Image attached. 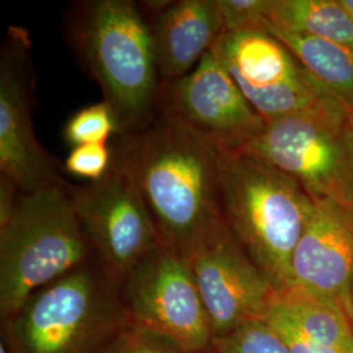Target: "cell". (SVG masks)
I'll return each instance as SVG.
<instances>
[{
	"label": "cell",
	"mask_w": 353,
	"mask_h": 353,
	"mask_svg": "<svg viewBox=\"0 0 353 353\" xmlns=\"http://www.w3.org/2000/svg\"><path fill=\"white\" fill-rule=\"evenodd\" d=\"M113 165L147 205L163 243L188 258L227 230L221 204V151L170 114L118 135Z\"/></svg>",
	"instance_id": "cell-1"
},
{
	"label": "cell",
	"mask_w": 353,
	"mask_h": 353,
	"mask_svg": "<svg viewBox=\"0 0 353 353\" xmlns=\"http://www.w3.org/2000/svg\"><path fill=\"white\" fill-rule=\"evenodd\" d=\"M132 323L122 290L93 255L1 321L11 353H106Z\"/></svg>",
	"instance_id": "cell-2"
},
{
	"label": "cell",
	"mask_w": 353,
	"mask_h": 353,
	"mask_svg": "<svg viewBox=\"0 0 353 353\" xmlns=\"http://www.w3.org/2000/svg\"><path fill=\"white\" fill-rule=\"evenodd\" d=\"M72 38L113 110L119 135L148 126L160 110L163 83L141 7L131 0L81 3Z\"/></svg>",
	"instance_id": "cell-3"
},
{
	"label": "cell",
	"mask_w": 353,
	"mask_h": 353,
	"mask_svg": "<svg viewBox=\"0 0 353 353\" xmlns=\"http://www.w3.org/2000/svg\"><path fill=\"white\" fill-rule=\"evenodd\" d=\"M220 183L233 240L276 292L290 290L292 255L314 201L293 178L241 152L221 151Z\"/></svg>",
	"instance_id": "cell-4"
},
{
	"label": "cell",
	"mask_w": 353,
	"mask_h": 353,
	"mask_svg": "<svg viewBox=\"0 0 353 353\" xmlns=\"http://www.w3.org/2000/svg\"><path fill=\"white\" fill-rule=\"evenodd\" d=\"M93 256L63 178L20 192L10 220L0 227V318Z\"/></svg>",
	"instance_id": "cell-5"
},
{
	"label": "cell",
	"mask_w": 353,
	"mask_h": 353,
	"mask_svg": "<svg viewBox=\"0 0 353 353\" xmlns=\"http://www.w3.org/2000/svg\"><path fill=\"white\" fill-rule=\"evenodd\" d=\"M351 109L339 105L274 119L241 152L293 178L313 201L353 204Z\"/></svg>",
	"instance_id": "cell-6"
},
{
	"label": "cell",
	"mask_w": 353,
	"mask_h": 353,
	"mask_svg": "<svg viewBox=\"0 0 353 353\" xmlns=\"http://www.w3.org/2000/svg\"><path fill=\"white\" fill-rule=\"evenodd\" d=\"M214 50L265 123L344 105L316 83L283 42L265 30L225 32Z\"/></svg>",
	"instance_id": "cell-7"
},
{
	"label": "cell",
	"mask_w": 353,
	"mask_h": 353,
	"mask_svg": "<svg viewBox=\"0 0 353 353\" xmlns=\"http://www.w3.org/2000/svg\"><path fill=\"white\" fill-rule=\"evenodd\" d=\"M122 293L132 323L188 353H211L214 332L188 258L161 243L127 278Z\"/></svg>",
	"instance_id": "cell-8"
},
{
	"label": "cell",
	"mask_w": 353,
	"mask_h": 353,
	"mask_svg": "<svg viewBox=\"0 0 353 353\" xmlns=\"http://www.w3.org/2000/svg\"><path fill=\"white\" fill-rule=\"evenodd\" d=\"M71 192L93 255L122 290L132 271L163 243L139 191L113 165L100 181L71 185Z\"/></svg>",
	"instance_id": "cell-9"
},
{
	"label": "cell",
	"mask_w": 353,
	"mask_h": 353,
	"mask_svg": "<svg viewBox=\"0 0 353 353\" xmlns=\"http://www.w3.org/2000/svg\"><path fill=\"white\" fill-rule=\"evenodd\" d=\"M30 46L28 30L11 26L0 52V174L21 192L61 179L55 159L38 143L32 123Z\"/></svg>",
	"instance_id": "cell-10"
},
{
	"label": "cell",
	"mask_w": 353,
	"mask_h": 353,
	"mask_svg": "<svg viewBox=\"0 0 353 353\" xmlns=\"http://www.w3.org/2000/svg\"><path fill=\"white\" fill-rule=\"evenodd\" d=\"M160 109L221 151H239L265 126L214 49L188 75L163 84Z\"/></svg>",
	"instance_id": "cell-11"
},
{
	"label": "cell",
	"mask_w": 353,
	"mask_h": 353,
	"mask_svg": "<svg viewBox=\"0 0 353 353\" xmlns=\"http://www.w3.org/2000/svg\"><path fill=\"white\" fill-rule=\"evenodd\" d=\"M214 339L263 319L276 290L229 229L189 258Z\"/></svg>",
	"instance_id": "cell-12"
},
{
	"label": "cell",
	"mask_w": 353,
	"mask_h": 353,
	"mask_svg": "<svg viewBox=\"0 0 353 353\" xmlns=\"http://www.w3.org/2000/svg\"><path fill=\"white\" fill-rule=\"evenodd\" d=\"M352 275L351 214L339 203L314 201L292 255L290 290L334 305L350 318Z\"/></svg>",
	"instance_id": "cell-13"
},
{
	"label": "cell",
	"mask_w": 353,
	"mask_h": 353,
	"mask_svg": "<svg viewBox=\"0 0 353 353\" xmlns=\"http://www.w3.org/2000/svg\"><path fill=\"white\" fill-rule=\"evenodd\" d=\"M161 83L191 72L225 33L217 0L141 3Z\"/></svg>",
	"instance_id": "cell-14"
},
{
	"label": "cell",
	"mask_w": 353,
	"mask_h": 353,
	"mask_svg": "<svg viewBox=\"0 0 353 353\" xmlns=\"http://www.w3.org/2000/svg\"><path fill=\"white\" fill-rule=\"evenodd\" d=\"M265 30L287 46L316 83L353 110V50L268 24Z\"/></svg>",
	"instance_id": "cell-15"
},
{
	"label": "cell",
	"mask_w": 353,
	"mask_h": 353,
	"mask_svg": "<svg viewBox=\"0 0 353 353\" xmlns=\"http://www.w3.org/2000/svg\"><path fill=\"white\" fill-rule=\"evenodd\" d=\"M270 307L310 341L341 352H353L352 323L339 307L290 290L276 292Z\"/></svg>",
	"instance_id": "cell-16"
},
{
	"label": "cell",
	"mask_w": 353,
	"mask_h": 353,
	"mask_svg": "<svg viewBox=\"0 0 353 353\" xmlns=\"http://www.w3.org/2000/svg\"><path fill=\"white\" fill-rule=\"evenodd\" d=\"M267 24L353 50V23L341 0H272Z\"/></svg>",
	"instance_id": "cell-17"
},
{
	"label": "cell",
	"mask_w": 353,
	"mask_h": 353,
	"mask_svg": "<svg viewBox=\"0 0 353 353\" xmlns=\"http://www.w3.org/2000/svg\"><path fill=\"white\" fill-rule=\"evenodd\" d=\"M119 127L112 108L105 101L77 110L63 128L65 141L74 148L84 144H106Z\"/></svg>",
	"instance_id": "cell-18"
},
{
	"label": "cell",
	"mask_w": 353,
	"mask_h": 353,
	"mask_svg": "<svg viewBox=\"0 0 353 353\" xmlns=\"http://www.w3.org/2000/svg\"><path fill=\"white\" fill-rule=\"evenodd\" d=\"M211 353H290L278 331L265 318L248 322L216 338Z\"/></svg>",
	"instance_id": "cell-19"
},
{
	"label": "cell",
	"mask_w": 353,
	"mask_h": 353,
	"mask_svg": "<svg viewBox=\"0 0 353 353\" xmlns=\"http://www.w3.org/2000/svg\"><path fill=\"white\" fill-rule=\"evenodd\" d=\"M272 0H217L225 32L265 30Z\"/></svg>",
	"instance_id": "cell-20"
},
{
	"label": "cell",
	"mask_w": 353,
	"mask_h": 353,
	"mask_svg": "<svg viewBox=\"0 0 353 353\" xmlns=\"http://www.w3.org/2000/svg\"><path fill=\"white\" fill-rule=\"evenodd\" d=\"M113 166V148L106 144H84L74 147L65 157L63 169L71 176L100 181Z\"/></svg>",
	"instance_id": "cell-21"
},
{
	"label": "cell",
	"mask_w": 353,
	"mask_h": 353,
	"mask_svg": "<svg viewBox=\"0 0 353 353\" xmlns=\"http://www.w3.org/2000/svg\"><path fill=\"white\" fill-rule=\"evenodd\" d=\"M106 353H188L164 335L131 323Z\"/></svg>",
	"instance_id": "cell-22"
},
{
	"label": "cell",
	"mask_w": 353,
	"mask_h": 353,
	"mask_svg": "<svg viewBox=\"0 0 353 353\" xmlns=\"http://www.w3.org/2000/svg\"><path fill=\"white\" fill-rule=\"evenodd\" d=\"M265 319L280 334V336L287 344L290 353H344L339 350L330 348L310 341L297 328L293 327L284 316L271 307H268Z\"/></svg>",
	"instance_id": "cell-23"
},
{
	"label": "cell",
	"mask_w": 353,
	"mask_h": 353,
	"mask_svg": "<svg viewBox=\"0 0 353 353\" xmlns=\"http://www.w3.org/2000/svg\"><path fill=\"white\" fill-rule=\"evenodd\" d=\"M20 192L8 176L0 174V227L10 220Z\"/></svg>",
	"instance_id": "cell-24"
},
{
	"label": "cell",
	"mask_w": 353,
	"mask_h": 353,
	"mask_svg": "<svg viewBox=\"0 0 353 353\" xmlns=\"http://www.w3.org/2000/svg\"><path fill=\"white\" fill-rule=\"evenodd\" d=\"M341 6L345 8L353 23V0H341Z\"/></svg>",
	"instance_id": "cell-25"
},
{
	"label": "cell",
	"mask_w": 353,
	"mask_h": 353,
	"mask_svg": "<svg viewBox=\"0 0 353 353\" xmlns=\"http://www.w3.org/2000/svg\"><path fill=\"white\" fill-rule=\"evenodd\" d=\"M350 321L353 326V275L351 285H350Z\"/></svg>",
	"instance_id": "cell-26"
},
{
	"label": "cell",
	"mask_w": 353,
	"mask_h": 353,
	"mask_svg": "<svg viewBox=\"0 0 353 353\" xmlns=\"http://www.w3.org/2000/svg\"><path fill=\"white\" fill-rule=\"evenodd\" d=\"M0 353H11L10 350H8V347L6 345V343L3 341H0Z\"/></svg>",
	"instance_id": "cell-27"
},
{
	"label": "cell",
	"mask_w": 353,
	"mask_h": 353,
	"mask_svg": "<svg viewBox=\"0 0 353 353\" xmlns=\"http://www.w3.org/2000/svg\"><path fill=\"white\" fill-rule=\"evenodd\" d=\"M350 130H351L353 137V110H351V113H350Z\"/></svg>",
	"instance_id": "cell-28"
},
{
	"label": "cell",
	"mask_w": 353,
	"mask_h": 353,
	"mask_svg": "<svg viewBox=\"0 0 353 353\" xmlns=\"http://www.w3.org/2000/svg\"><path fill=\"white\" fill-rule=\"evenodd\" d=\"M348 210V212H350V214H351V219H352L353 221V204L350 207V208H347Z\"/></svg>",
	"instance_id": "cell-29"
},
{
	"label": "cell",
	"mask_w": 353,
	"mask_h": 353,
	"mask_svg": "<svg viewBox=\"0 0 353 353\" xmlns=\"http://www.w3.org/2000/svg\"><path fill=\"white\" fill-rule=\"evenodd\" d=\"M353 353V352H352Z\"/></svg>",
	"instance_id": "cell-30"
}]
</instances>
